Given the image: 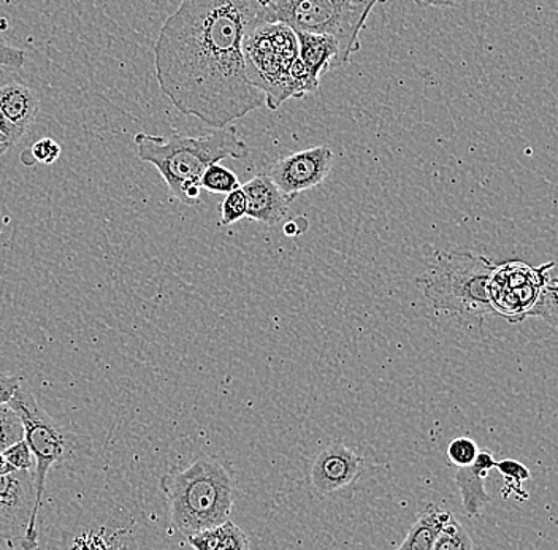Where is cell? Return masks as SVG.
Here are the masks:
<instances>
[{
	"instance_id": "6da1fadb",
	"label": "cell",
	"mask_w": 558,
	"mask_h": 550,
	"mask_svg": "<svg viewBox=\"0 0 558 550\" xmlns=\"http://www.w3.org/2000/svg\"><path fill=\"white\" fill-rule=\"evenodd\" d=\"M270 0H181L155 45L157 85L184 117L222 129L265 107L250 82L243 44Z\"/></svg>"
},
{
	"instance_id": "7a4b0ae2",
	"label": "cell",
	"mask_w": 558,
	"mask_h": 550,
	"mask_svg": "<svg viewBox=\"0 0 558 550\" xmlns=\"http://www.w3.org/2000/svg\"><path fill=\"white\" fill-rule=\"evenodd\" d=\"M138 159L151 163L166 181L170 194L184 205L201 204L202 175L213 163L226 159L243 160L250 156L246 142L239 137L235 129H215L201 137L173 134L135 135Z\"/></svg>"
},
{
	"instance_id": "3957f363",
	"label": "cell",
	"mask_w": 558,
	"mask_h": 550,
	"mask_svg": "<svg viewBox=\"0 0 558 550\" xmlns=\"http://www.w3.org/2000/svg\"><path fill=\"white\" fill-rule=\"evenodd\" d=\"M169 504L170 524L181 535L229 521L235 503V476L219 459L198 457L187 468L160 479Z\"/></svg>"
},
{
	"instance_id": "277c9868",
	"label": "cell",
	"mask_w": 558,
	"mask_h": 550,
	"mask_svg": "<svg viewBox=\"0 0 558 550\" xmlns=\"http://www.w3.org/2000/svg\"><path fill=\"white\" fill-rule=\"evenodd\" d=\"M497 264L484 256L459 250H435L416 284L434 309L465 322L495 315L488 281Z\"/></svg>"
},
{
	"instance_id": "5b68a950",
	"label": "cell",
	"mask_w": 558,
	"mask_h": 550,
	"mask_svg": "<svg viewBox=\"0 0 558 550\" xmlns=\"http://www.w3.org/2000/svg\"><path fill=\"white\" fill-rule=\"evenodd\" d=\"M381 0H271L267 21L288 24L295 33L330 36L340 45L344 64L361 51V34Z\"/></svg>"
},
{
	"instance_id": "8992f818",
	"label": "cell",
	"mask_w": 558,
	"mask_h": 550,
	"mask_svg": "<svg viewBox=\"0 0 558 550\" xmlns=\"http://www.w3.org/2000/svg\"><path fill=\"white\" fill-rule=\"evenodd\" d=\"M244 68L250 82L265 96V106L278 110L294 99L292 68L299 58V38L288 24L260 21L243 44Z\"/></svg>"
},
{
	"instance_id": "52a82bcc",
	"label": "cell",
	"mask_w": 558,
	"mask_h": 550,
	"mask_svg": "<svg viewBox=\"0 0 558 550\" xmlns=\"http://www.w3.org/2000/svg\"><path fill=\"white\" fill-rule=\"evenodd\" d=\"M10 405L16 411L24 426V440L29 444L35 457V511L34 518L38 524L41 501L47 489L48 473L52 466L64 465L73 461L83 452H90L93 443L89 438L72 433L41 408L33 392L21 384L15 395L10 400Z\"/></svg>"
},
{
	"instance_id": "ba28073f",
	"label": "cell",
	"mask_w": 558,
	"mask_h": 550,
	"mask_svg": "<svg viewBox=\"0 0 558 550\" xmlns=\"http://www.w3.org/2000/svg\"><path fill=\"white\" fill-rule=\"evenodd\" d=\"M553 264L530 267L519 260H511L495 267L488 281V298L495 315L504 316L511 323L530 318L546 284L547 270Z\"/></svg>"
},
{
	"instance_id": "9c48e42d",
	"label": "cell",
	"mask_w": 558,
	"mask_h": 550,
	"mask_svg": "<svg viewBox=\"0 0 558 550\" xmlns=\"http://www.w3.org/2000/svg\"><path fill=\"white\" fill-rule=\"evenodd\" d=\"M35 497L34 472L26 469L0 476V541L10 548H38Z\"/></svg>"
},
{
	"instance_id": "30bf717a",
	"label": "cell",
	"mask_w": 558,
	"mask_h": 550,
	"mask_svg": "<svg viewBox=\"0 0 558 550\" xmlns=\"http://www.w3.org/2000/svg\"><path fill=\"white\" fill-rule=\"evenodd\" d=\"M335 156L329 146H314L279 158L268 170L278 190L292 200L299 194L319 186L330 175Z\"/></svg>"
},
{
	"instance_id": "8fae6325",
	"label": "cell",
	"mask_w": 558,
	"mask_h": 550,
	"mask_svg": "<svg viewBox=\"0 0 558 550\" xmlns=\"http://www.w3.org/2000/svg\"><path fill=\"white\" fill-rule=\"evenodd\" d=\"M364 459L347 444L333 443L314 459L312 484L320 496H331L352 486L364 472Z\"/></svg>"
},
{
	"instance_id": "7c38bea8",
	"label": "cell",
	"mask_w": 558,
	"mask_h": 550,
	"mask_svg": "<svg viewBox=\"0 0 558 550\" xmlns=\"http://www.w3.org/2000/svg\"><path fill=\"white\" fill-rule=\"evenodd\" d=\"M246 216L264 225H277L289 215L292 198L282 194L268 175H257L243 184Z\"/></svg>"
},
{
	"instance_id": "4fadbf2b",
	"label": "cell",
	"mask_w": 558,
	"mask_h": 550,
	"mask_svg": "<svg viewBox=\"0 0 558 550\" xmlns=\"http://www.w3.org/2000/svg\"><path fill=\"white\" fill-rule=\"evenodd\" d=\"M495 465H497V461L490 452L480 451L476 461L457 469V489L462 498L463 511L469 517H477L481 515V511L490 503V496L486 490V479Z\"/></svg>"
},
{
	"instance_id": "5bb4252c",
	"label": "cell",
	"mask_w": 558,
	"mask_h": 550,
	"mask_svg": "<svg viewBox=\"0 0 558 550\" xmlns=\"http://www.w3.org/2000/svg\"><path fill=\"white\" fill-rule=\"evenodd\" d=\"M299 38V61L314 85H320L324 73L344 68L340 45L330 36L295 33Z\"/></svg>"
},
{
	"instance_id": "9a60e30c",
	"label": "cell",
	"mask_w": 558,
	"mask_h": 550,
	"mask_svg": "<svg viewBox=\"0 0 558 550\" xmlns=\"http://www.w3.org/2000/svg\"><path fill=\"white\" fill-rule=\"evenodd\" d=\"M0 111L10 124L26 134L40 111V99L29 86L9 83L0 86Z\"/></svg>"
},
{
	"instance_id": "2e32d148",
	"label": "cell",
	"mask_w": 558,
	"mask_h": 550,
	"mask_svg": "<svg viewBox=\"0 0 558 550\" xmlns=\"http://www.w3.org/2000/svg\"><path fill=\"white\" fill-rule=\"evenodd\" d=\"M187 542L197 550H250V538L232 521L205 528L187 536Z\"/></svg>"
},
{
	"instance_id": "e0dca14e",
	"label": "cell",
	"mask_w": 558,
	"mask_h": 550,
	"mask_svg": "<svg viewBox=\"0 0 558 550\" xmlns=\"http://www.w3.org/2000/svg\"><path fill=\"white\" fill-rule=\"evenodd\" d=\"M449 511L430 504L421 517L414 522L413 527L408 531L407 538L401 542V550H434L436 539L445 527L446 522L451 517Z\"/></svg>"
},
{
	"instance_id": "ac0fdd59",
	"label": "cell",
	"mask_w": 558,
	"mask_h": 550,
	"mask_svg": "<svg viewBox=\"0 0 558 550\" xmlns=\"http://www.w3.org/2000/svg\"><path fill=\"white\" fill-rule=\"evenodd\" d=\"M553 267L547 270L546 284H544L539 301L533 308L530 318L546 320L549 326L558 330V274L553 270Z\"/></svg>"
},
{
	"instance_id": "d6986e66",
	"label": "cell",
	"mask_w": 558,
	"mask_h": 550,
	"mask_svg": "<svg viewBox=\"0 0 558 550\" xmlns=\"http://www.w3.org/2000/svg\"><path fill=\"white\" fill-rule=\"evenodd\" d=\"M201 183L202 190L211 194H226V196L242 186L236 173L219 163H213L205 170Z\"/></svg>"
},
{
	"instance_id": "ffe728a7",
	"label": "cell",
	"mask_w": 558,
	"mask_h": 550,
	"mask_svg": "<svg viewBox=\"0 0 558 550\" xmlns=\"http://www.w3.org/2000/svg\"><path fill=\"white\" fill-rule=\"evenodd\" d=\"M474 548L476 546L471 541L469 533L460 522L453 518V515L446 522L434 546V550H469Z\"/></svg>"
},
{
	"instance_id": "44dd1931",
	"label": "cell",
	"mask_w": 558,
	"mask_h": 550,
	"mask_svg": "<svg viewBox=\"0 0 558 550\" xmlns=\"http://www.w3.org/2000/svg\"><path fill=\"white\" fill-rule=\"evenodd\" d=\"M21 440H24L21 417L10 403H0V452Z\"/></svg>"
},
{
	"instance_id": "7402d4cb",
	"label": "cell",
	"mask_w": 558,
	"mask_h": 550,
	"mask_svg": "<svg viewBox=\"0 0 558 550\" xmlns=\"http://www.w3.org/2000/svg\"><path fill=\"white\" fill-rule=\"evenodd\" d=\"M247 200L243 187H236L232 193L227 194L225 201L221 205V221L219 225L227 228V225L235 224L240 219L246 216Z\"/></svg>"
},
{
	"instance_id": "603a6c76",
	"label": "cell",
	"mask_w": 558,
	"mask_h": 550,
	"mask_svg": "<svg viewBox=\"0 0 558 550\" xmlns=\"http://www.w3.org/2000/svg\"><path fill=\"white\" fill-rule=\"evenodd\" d=\"M480 448L471 438L459 437L448 445V459L457 468L469 466L476 461Z\"/></svg>"
},
{
	"instance_id": "cb8c5ba5",
	"label": "cell",
	"mask_w": 558,
	"mask_h": 550,
	"mask_svg": "<svg viewBox=\"0 0 558 550\" xmlns=\"http://www.w3.org/2000/svg\"><path fill=\"white\" fill-rule=\"evenodd\" d=\"M3 455L15 466L16 472H26V469L34 472L35 469V457L26 440L10 445L3 451Z\"/></svg>"
},
{
	"instance_id": "d4e9b609",
	"label": "cell",
	"mask_w": 558,
	"mask_h": 550,
	"mask_svg": "<svg viewBox=\"0 0 558 550\" xmlns=\"http://www.w3.org/2000/svg\"><path fill=\"white\" fill-rule=\"evenodd\" d=\"M495 468H497L506 479V486L512 487V489H519L525 480L530 479L529 468L522 465L521 462L511 461V459L497 462Z\"/></svg>"
},
{
	"instance_id": "484cf974",
	"label": "cell",
	"mask_w": 558,
	"mask_h": 550,
	"mask_svg": "<svg viewBox=\"0 0 558 550\" xmlns=\"http://www.w3.org/2000/svg\"><path fill=\"white\" fill-rule=\"evenodd\" d=\"M31 156H33L35 163H44V166H51L61 156L62 148L58 142L52 138H41L35 142L29 148Z\"/></svg>"
},
{
	"instance_id": "4316f807",
	"label": "cell",
	"mask_w": 558,
	"mask_h": 550,
	"mask_svg": "<svg viewBox=\"0 0 558 550\" xmlns=\"http://www.w3.org/2000/svg\"><path fill=\"white\" fill-rule=\"evenodd\" d=\"M27 61V53L21 48L12 47L7 41L0 40V69L7 71H20Z\"/></svg>"
},
{
	"instance_id": "83f0119b",
	"label": "cell",
	"mask_w": 558,
	"mask_h": 550,
	"mask_svg": "<svg viewBox=\"0 0 558 550\" xmlns=\"http://www.w3.org/2000/svg\"><path fill=\"white\" fill-rule=\"evenodd\" d=\"M20 386L17 376L0 374V403H9Z\"/></svg>"
},
{
	"instance_id": "f1b7e54d",
	"label": "cell",
	"mask_w": 558,
	"mask_h": 550,
	"mask_svg": "<svg viewBox=\"0 0 558 550\" xmlns=\"http://www.w3.org/2000/svg\"><path fill=\"white\" fill-rule=\"evenodd\" d=\"M24 132L20 131L16 127H0V156L5 155L10 148H12L21 137H23Z\"/></svg>"
},
{
	"instance_id": "f546056e",
	"label": "cell",
	"mask_w": 558,
	"mask_h": 550,
	"mask_svg": "<svg viewBox=\"0 0 558 550\" xmlns=\"http://www.w3.org/2000/svg\"><path fill=\"white\" fill-rule=\"evenodd\" d=\"M418 7H439V9H446V7H456L459 0H413Z\"/></svg>"
},
{
	"instance_id": "4dcf8cb0",
	"label": "cell",
	"mask_w": 558,
	"mask_h": 550,
	"mask_svg": "<svg viewBox=\"0 0 558 550\" xmlns=\"http://www.w3.org/2000/svg\"><path fill=\"white\" fill-rule=\"evenodd\" d=\"M15 466L12 465L9 461H7L3 452H0V476L10 475V473H15Z\"/></svg>"
},
{
	"instance_id": "1f68e13d",
	"label": "cell",
	"mask_w": 558,
	"mask_h": 550,
	"mask_svg": "<svg viewBox=\"0 0 558 550\" xmlns=\"http://www.w3.org/2000/svg\"><path fill=\"white\" fill-rule=\"evenodd\" d=\"M286 235L292 236V235H299L300 231L299 228H296L295 222H288L284 228Z\"/></svg>"
},
{
	"instance_id": "d6a6232c",
	"label": "cell",
	"mask_w": 558,
	"mask_h": 550,
	"mask_svg": "<svg viewBox=\"0 0 558 550\" xmlns=\"http://www.w3.org/2000/svg\"><path fill=\"white\" fill-rule=\"evenodd\" d=\"M0 127H15V125L10 124L9 121H7V118L2 114V111H0Z\"/></svg>"
},
{
	"instance_id": "836d02e7",
	"label": "cell",
	"mask_w": 558,
	"mask_h": 550,
	"mask_svg": "<svg viewBox=\"0 0 558 550\" xmlns=\"http://www.w3.org/2000/svg\"><path fill=\"white\" fill-rule=\"evenodd\" d=\"M386 2H387V0H381V3H386Z\"/></svg>"
},
{
	"instance_id": "e575fe53",
	"label": "cell",
	"mask_w": 558,
	"mask_h": 550,
	"mask_svg": "<svg viewBox=\"0 0 558 550\" xmlns=\"http://www.w3.org/2000/svg\"><path fill=\"white\" fill-rule=\"evenodd\" d=\"M270 2H271V0H270Z\"/></svg>"
}]
</instances>
